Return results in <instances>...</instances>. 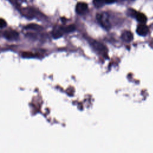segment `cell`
Wrapping results in <instances>:
<instances>
[{"label": "cell", "instance_id": "6da1fadb", "mask_svg": "<svg viewBox=\"0 0 153 153\" xmlns=\"http://www.w3.org/2000/svg\"><path fill=\"white\" fill-rule=\"evenodd\" d=\"M136 32L139 35L145 36L148 32V27L145 23H140L137 26Z\"/></svg>", "mask_w": 153, "mask_h": 153}, {"label": "cell", "instance_id": "7a4b0ae2", "mask_svg": "<svg viewBox=\"0 0 153 153\" xmlns=\"http://www.w3.org/2000/svg\"><path fill=\"white\" fill-rule=\"evenodd\" d=\"M5 37L10 40H14L17 39L19 38V33L17 32L14 30H7L4 32Z\"/></svg>", "mask_w": 153, "mask_h": 153}, {"label": "cell", "instance_id": "3957f363", "mask_svg": "<svg viewBox=\"0 0 153 153\" xmlns=\"http://www.w3.org/2000/svg\"><path fill=\"white\" fill-rule=\"evenodd\" d=\"M87 4L83 2H78L76 5V11L78 14H83L87 11Z\"/></svg>", "mask_w": 153, "mask_h": 153}, {"label": "cell", "instance_id": "277c9868", "mask_svg": "<svg viewBox=\"0 0 153 153\" xmlns=\"http://www.w3.org/2000/svg\"><path fill=\"white\" fill-rule=\"evenodd\" d=\"M97 20L99 23L105 28H109V23L108 22V18L103 14H97Z\"/></svg>", "mask_w": 153, "mask_h": 153}, {"label": "cell", "instance_id": "5b68a950", "mask_svg": "<svg viewBox=\"0 0 153 153\" xmlns=\"http://www.w3.org/2000/svg\"><path fill=\"white\" fill-rule=\"evenodd\" d=\"M121 37L124 41H125L126 42H129V41H131L133 40V33L130 31L126 30L123 32V33L121 35Z\"/></svg>", "mask_w": 153, "mask_h": 153}, {"label": "cell", "instance_id": "8992f818", "mask_svg": "<svg viewBox=\"0 0 153 153\" xmlns=\"http://www.w3.org/2000/svg\"><path fill=\"white\" fill-rule=\"evenodd\" d=\"M135 16H136V18L138 22H139L140 23H145L147 20L146 16L144 14L142 13L136 12V14H135Z\"/></svg>", "mask_w": 153, "mask_h": 153}, {"label": "cell", "instance_id": "52a82bcc", "mask_svg": "<svg viewBox=\"0 0 153 153\" xmlns=\"http://www.w3.org/2000/svg\"><path fill=\"white\" fill-rule=\"evenodd\" d=\"M63 30L62 29V27H60L57 30H54V31L53 32V36L54 38H58L62 36L63 35Z\"/></svg>", "mask_w": 153, "mask_h": 153}, {"label": "cell", "instance_id": "ba28073f", "mask_svg": "<svg viewBox=\"0 0 153 153\" xmlns=\"http://www.w3.org/2000/svg\"><path fill=\"white\" fill-rule=\"evenodd\" d=\"M62 30L63 32H66V33H68V32H73L75 29V27L74 25H69L66 27H62Z\"/></svg>", "mask_w": 153, "mask_h": 153}, {"label": "cell", "instance_id": "9c48e42d", "mask_svg": "<svg viewBox=\"0 0 153 153\" xmlns=\"http://www.w3.org/2000/svg\"><path fill=\"white\" fill-rule=\"evenodd\" d=\"M93 3L96 7H101L105 4V0H93Z\"/></svg>", "mask_w": 153, "mask_h": 153}, {"label": "cell", "instance_id": "30bf717a", "mask_svg": "<svg viewBox=\"0 0 153 153\" xmlns=\"http://www.w3.org/2000/svg\"><path fill=\"white\" fill-rule=\"evenodd\" d=\"M26 29H36L38 30L41 29V27L36 24H30L27 26H26Z\"/></svg>", "mask_w": 153, "mask_h": 153}, {"label": "cell", "instance_id": "8fae6325", "mask_svg": "<svg viewBox=\"0 0 153 153\" xmlns=\"http://www.w3.org/2000/svg\"><path fill=\"white\" fill-rule=\"evenodd\" d=\"M5 26H6V22L2 19H0V28L4 27Z\"/></svg>", "mask_w": 153, "mask_h": 153}, {"label": "cell", "instance_id": "7c38bea8", "mask_svg": "<svg viewBox=\"0 0 153 153\" xmlns=\"http://www.w3.org/2000/svg\"><path fill=\"white\" fill-rule=\"evenodd\" d=\"M116 0H105V3H107V4H111V3H113Z\"/></svg>", "mask_w": 153, "mask_h": 153}, {"label": "cell", "instance_id": "4fadbf2b", "mask_svg": "<svg viewBox=\"0 0 153 153\" xmlns=\"http://www.w3.org/2000/svg\"><path fill=\"white\" fill-rule=\"evenodd\" d=\"M24 1H25V0H24Z\"/></svg>", "mask_w": 153, "mask_h": 153}]
</instances>
